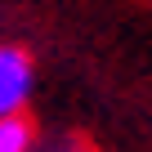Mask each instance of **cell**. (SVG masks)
Segmentation results:
<instances>
[{
	"label": "cell",
	"mask_w": 152,
	"mask_h": 152,
	"mask_svg": "<svg viewBox=\"0 0 152 152\" xmlns=\"http://www.w3.org/2000/svg\"><path fill=\"white\" fill-rule=\"evenodd\" d=\"M31 94V63L23 49L14 45H0V121L18 116V107Z\"/></svg>",
	"instance_id": "cell-1"
},
{
	"label": "cell",
	"mask_w": 152,
	"mask_h": 152,
	"mask_svg": "<svg viewBox=\"0 0 152 152\" xmlns=\"http://www.w3.org/2000/svg\"><path fill=\"white\" fill-rule=\"evenodd\" d=\"M27 143H31V130H27L23 116H5L0 121V152H27Z\"/></svg>",
	"instance_id": "cell-2"
}]
</instances>
